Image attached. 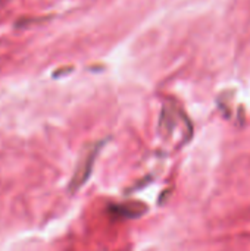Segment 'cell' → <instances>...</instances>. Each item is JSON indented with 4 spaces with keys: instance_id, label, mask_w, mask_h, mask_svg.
I'll return each instance as SVG.
<instances>
[{
    "instance_id": "obj_1",
    "label": "cell",
    "mask_w": 250,
    "mask_h": 251,
    "mask_svg": "<svg viewBox=\"0 0 250 251\" xmlns=\"http://www.w3.org/2000/svg\"><path fill=\"white\" fill-rule=\"evenodd\" d=\"M102 144H93L91 147H88L84 154L81 156L78 165H77V169L71 178V184H69V190L71 191H77L83 184H85V181L88 179L90 174H91V169H93V165H94V159L100 150Z\"/></svg>"
},
{
    "instance_id": "obj_2",
    "label": "cell",
    "mask_w": 250,
    "mask_h": 251,
    "mask_svg": "<svg viewBox=\"0 0 250 251\" xmlns=\"http://www.w3.org/2000/svg\"><path fill=\"white\" fill-rule=\"evenodd\" d=\"M113 210L121 218H127V219L131 218V219H134V218H140L147 210V207L144 206V203L134 201V203H125V204L115 206Z\"/></svg>"
}]
</instances>
